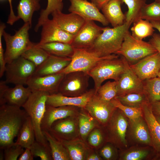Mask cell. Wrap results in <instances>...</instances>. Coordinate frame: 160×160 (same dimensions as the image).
<instances>
[{"label": "cell", "instance_id": "cell-2", "mask_svg": "<svg viewBox=\"0 0 160 160\" xmlns=\"http://www.w3.org/2000/svg\"><path fill=\"white\" fill-rule=\"evenodd\" d=\"M131 25L125 22L123 25L116 27H103L92 46L87 50L97 52L102 57L115 54L120 49Z\"/></svg>", "mask_w": 160, "mask_h": 160}, {"label": "cell", "instance_id": "cell-54", "mask_svg": "<svg viewBox=\"0 0 160 160\" xmlns=\"http://www.w3.org/2000/svg\"><path fill=\"white\" fill-rule=\"evenodd\" d=\"M153 28L157 29L160 33V22L151 21H150Z\"/></svg>", "mask_w": 160, "mask_h": 160}, {"label": "cell", "instance_id": "cell-11", "mask_svg": "<svg viewBox=\"0 0 160 160\" xmlns=\"http://www.w3.org/2000/svg\"><path fill=\"white\" fill-rule=\"evenodd\" d=\"M88 113L99 123L105 127L113 114L117 108L111 101H105L95 93L84 108Z\"/></svg>", "mask_w": 160, "mask_h": 160}, {"label": "cell", "instance_id": "cell-56", "mask_svg": "<svg viewBox=\"0 0 160 160\" xmlns=\"http://www.w3.org/2000/svg\"><path fill=\"white\" fill-rule=\"evenodd\" d=\"M157 120L160 124V116L155 115Z\"/></svg>", "mask_w": 160, "mask_h": 160}, {"label": "cell", "instance_id": "cell-14", "mask_svg": "<svg viewBox=\"0 0 160 160\" xmlns=\"http://www.w3.org/2000/svg\"><path fill=\"white\" fill-rule=\"evenodd\" d=\"M32 92L27 87L21 84L9 87L5 84L0 85V105L7 104L22 107L27 101Z\"/></svg>", "mask_w": 160, "mask_h": 160}, {"label": "cell", "instance_id": "cell-13", "mask_svg": "<svg viewBox=\"0 0 160 160\" xmlns=\"http://www.w3.org/2000/svg\"><path fill=\"white\" fill-rule=\"evenodd\" d=\"M103 28L93 21L85 20L83 25L74 36L71 44L74 48L88 49L102 33Z\"/></svg>", "mask_w": 160, "mask_h": 160}, {"label": "cell", "instance_id": "cell-46", "mask_svg": "<svg viewBox=\"0 0 160 160\" xmlns=\"http://www.w3.org/2000/svg\"><path fill=\"white\" fill-rule=\"evenodd\" d=\"M24 148L14 142L12 144L4 149V160H17L24 151Z\"/></svg>", "mask_w": 160, "mask_h": 160}, {"label": "cell", "instance_id": "cell-19", "mask_svg": "<svg viewBox=\"0 0 160 160\" xmlns=\"http://www.w3.org/2000/svg\"><path fill=\"white\" fill-rule=\"evenodd\" d=\"M40 40L38 44L59 42L71 44L74 36L62 30L52 19L42 24Z\"/></svg>", "mask_w": 160, "mask_h": 160}, {"label": "cell", "instance_id": "cell-20", "mask_svg": "<svg viewBox=\"0 0 160 160\" xmlns=\"http://www.w3.org/2000/svg\"><path fill=\"white\" fill-rule=\"evenodd\" d=\"M116 96L131 93H143V81L131 69L128 63L124 72L116 81Z\"/></svg>", "mask_w": 160, "mask_h": 160}, {"label": "cell", "instance_id": "cell-44", "mask_svg": "<svg viewBox=\"0 0 160 160\" xmlns=\"http://www.w3.org/2000/svg\"><path fill=\"white\" fill-rule=\"evenodd\" d=\"M111 101L116 108L121 110L129 120H133L142 116L141 108H133L122 104L115 97Z\"/></svg>", "mask_w": 160, "mask_h": 160}, {"label": "cell", "instance_id": "cell-36", "mask_svg": "<svg viewBox=\"0 0 160 160\" xmlns=\"http://www.w3.org/2000/svg\"><path fill=\"white\" fill-rule=\"evenodd\" d=\"M86 142L92 148L98 151L108 142L104 127L100 125L95 128L88 135Z\"/></svg>", "mask_w": 160, "mask_h": 160}, {"label": "cell", "instance_id": "cell-1", "mask_svg": "<svg viewBox=\"0 0 160 160\" xmlns=\"http://www.w3.org/2000/svg\"><path fill=\"white\" fill-rule=\"evenodd\" d=\"M28 115L24 109L7 104L0 106V149L12 144Z\"/></svg>", "mask_w": 160, "mask_h": 160}, {"label": "cell", "instance_id": "cell-35", "mask_svg": "<svg viewBox=\"0 0 160 160\" xmlns=\"http://www.w3.org/2000/svg\"><path fill=\"white\" fill-rule=\"evenodd\" d=\"M131 28V35L135 38L139 40L152 36L154 30L151 22L147 20L139 19L133 23Z\"/></svg>", "mask_w": 160, "mask_h": 160}, {"label": "cell", "instance_id": "cell-31", "mask_svg": "<svg viewBox=\"0 0 160 160\" xmlns=\"http://www.w3.org/2000/svg\"><path fill=\"white\" fill-rule=\"evenodd\" d=\"M15 143L24 148H30L36 140L33 125L28 116L23 124Z\"/></svg>", "mask_w": 160, "mask_h": 160}, {"label": "cell", "instance_id": "cell-12", "mask_svg": "<svg viewBox=\"0 0 160 160\" xmlns=\"http://www.w3.org/2000/svg\"><path fill=\"white\" fill-rule=\"evenodd\" d=\"M78 116L55 121L48 131L59 140H69L79 137Z\"/></svg>", "mask_w": 160, "mask_h": 160}, {"label": "cell", "instance_id": "cell-23", "mask_svg": "<svg viewBox=\"0 0 160 160\" xmlns=\"http://www.w3.org/2000/svg\"><path fill=\"white\" fill-rule=\"evenodd\" d=\"M52 19L63 30L74 36L83 25L85 20L78 15L72 12L65 14L56 11L51 14Z\"/></svg>", "mask_w": 160, "mask_h": 160}, {"label": "cell", "instance_id": "cell-3", "mask_svg": "<svg viewBox=\"0 0 160 160\" xmlns=\"http://www.w3.org/2000/svg\"><path fill=\"white\" fill-rule=\"evenodd\" d=\"M49 95V93L44 92L32 91L22 107L31 118L36 140L46 145H49L43 133L41 126L45 111L47 100Z\"/></svg>", "mask_w": 160, "mask_h": 160}, {"label": "cell", "instance_id": "cell-30", "mask_svg": "<svg viewBox=\"0 0 160 160\" xmlns=\"http://www.w3.org/2000/svg\"><path fill=\"white\" fill-rule=\"evenodd\" d=\"M40 0H20L17 7V15L18 19H22L24 23L32 25L33 13L40 8Z\"/></svg>", "mask_w": 160, "mask_h": 160}, {"label": "cell", "instance_id": "cell-26", "mask_svg": "<svg viewBox=\"0 0 160 160\" xmlns=\"http://www.w3.org/2000/svg\"><path fill=\"white\" fill-rule=\"evenodd\" d=\"M121 4V0H111L101 9L103 14L113 27L121 25L125 22V15L122 11Z\"/></svg>", "mask_w": 160, "mask_h": 160}, {"label": "cell", "instance_id": "cell-4", "mask_svg": "<svg viewBox=\"0 0 160 160\" xmlns=\"http://www.w3.org/2000/svg\"><path fill=\"white\" fill-rule=\"evenodd\" d=\"M121 56L101 60L88 73L94 81L95 93L105 80L112 79L117 81L119 79L128 63Z\"/></svg>", "mask_w": 160, "mask_h": 160}, {"label": "cell", "instance_id": "cell-41", "mask_svg": "<svg viewBox=\"0 0 160 160\" xmlns=\"http://www.w3.org/2000/svg\"><path fill=\"white\" fill-rule=\"evenodd\" d=\"M116 81H108L101 85L95 94L102 100L110 102L117 95Z\"/></svg>", "mask_w": 160, "mask_h": 160}, {"label": "cell", "instance_id": "cell-24", "mask_svg": "<svg viewBox=\"0 0 160 160\" xmlns=\"http://www.w3.org/2000/svg\"><path fill=\"white\" fill-rule=\"evenodd\" d=\"M71 58L50 55L41 65L36 67L33 76H43L61 72L70 64Z\"/></svg>", "mask_w": 160, "mask_h": 160}, {"label": "cell", "instance_id": "cell-27", "mask_svg": "<svg viewBox=\"0 0 160 160\" xmlns=\"http://www.w3.org/2000/svg\"><path fill=\"white\" fill-rule=\"evenodd\" d=\"M129 121L132 134L135 140L140 143L152 147L149 128L143 116Z\"/></svg>", "mask_w": 160, "mask_h": 160}, {"label": "cell", "instance_id": "cell-29", "mask_svg": "<svg viewBox=\"0 0 160 160\" xmlns=\"http://www.w3.org/2000/svg\"><path fill=\"white\" fill-rule=\"evenodd\" d=\"M50 55L71 58L74 48L71 44L59 42H54L39 44H36Z\"/></svg>", "mask_w": 160, "mask_h": 160}, {"label": "cell", "instance_id": "cell-39", "mask_svg": "<svg viewBox=\"0 0 160 160\" xmlns=\"http://www.w3.org/2000/svg\"><path fill=\"white\" fill-rule=\"evenodd\" d=\"M115 97L122 104L133 108H141L144 102L148 101L144 93H131Z\"/></svg>", "mask_w": 160, "mask_h": 160}, {"label": "cell", "instance_id": "cell-45", "mask_svg": "<svg viewBox=\"0 0 160 160\" xmlns=\"http://www.w3.org/2000/svg\"><path fill=\"white\" fill-rule=\"evenodd\" d=\"M116 148L113 144L108 142L97 151L103 159L115 160L117 157Z\"/></svg>", "mask_w": 160, "mask_h": 160}, {"label": "cell", "instance_id": "cell-43", "mask_svg": "<svg viewBox=\"0 0 160 160\" xmlns=\"http://www.w3.org/2000/svg\"><path fill=\"white\" fill-rule=\"evenodd\" d=\"M30 149L34 157H39L41 160H53L49 145H44L35 140Z\"/></svg>", "mask_w": 160, "mask_h": 160}, {"label": "cell", "instance_id": "cell-48", "mask_svg": "<svg viewBox=\"0 0 160 160\" xmlns=\"http://www.w3.org/2000/svg\"><path fill=\"white\" fill-rule=\"evenodd\" d=\"M8 0L9 4L10 11L7 23L10 25H12L19 19L17 15H15L14 13L12 5V0Z\"/></svg>", "mask_w": 160, "mask_h": 160}, {"label": "cell", "instance_id": "cell-22", "mask_svg": "<svg viewBox=\"0 0 160 160\" xmlns=\"http://www.w3.org/2000/svg\"><path fill=\"white\" fill-rule=\"evenodd\" d=\"M95 93V89L88 90L82 95L77 97H68L59 93L49 95L46 105L57 107L63 106H73L84 108L88 102Z\"/></svg>", "mask_w": 160, "mask_h": 160}, {"label": "cell", "instance_id": "cell-47", "mask_svg": "<svg viewBox=\"0 0 160 160\" xmlns=\"http://www.w3.org/2000/svg\"><path fill=\"white\" fill-rule=\"evenodd\" d=\"M4 29L3 28H0V77L3 76L5 72L7 63L5 61L4 49L3 48L2 38Z\"/></svg>", "mask_w": 160, "mask_h": 160}, {"label": "cell", "instance_id": "cell-53", "mask_svg": "<svg viewBox=\"0 0 160 160\" xmlns=\"http://www.w3.org/2000/svg\"><path fill=\"white\" fill-rule=\"evenodd\" d=\"M111 0H91V2L94 4L100 9L105 4Z\"/></svg>", "mask_w": 160, "mask_h": 160}, {"label": "cell", "instance_id": "cell-16", "mask_svg": "<svg viewBox=\"0 0 160 160\" xmlns=\"http://www.w3.org/2000/svg\"><path fill=\"white\" fill-rule=\"evenodd\" d=\"M68 11L78 15L85 20L96 21L106 26L109 23L99 9L92 2L87 0H69Z\"/></svg>", "mask_w": 160, "mask_h": 160}, {"label": "cell", "instance_id": "cell-51", "mask_svg": "<svg viewBox=\"0 0 160 160\" xmlns=\"http://www.w3.org/2000/svg\"><path fill=\"white\" fill-rule=\"evenodd\" d=\"M97 151L92 149L89 154L86 160H102Z\"/></svg>", "mask_w": 160, "mask_h": 160}, {"label": "cell", "instance_id": "cell-57", "mask_svg": "<svg viewBox=\"0 0 160 160\" xmlns=\"http://www.w3.org/2000/svg\"><path fill=\"white\" fill-rule=\"evenodd\" d=\"M157 77L160 78V69L159 72Z\"/></svg>", "mask_w": 160, "mask_h": 160}, {"label": "cell", "instance_id": "cell-34", "mask_svg": "<svg viewBox=\"0 0 160 160\" xmlns=\"http://www.w3.org/2000/svg\"><path fill=\"white\" fill-rule=\"evenodd\" d=\"M122 4L125 3L128 10L125 15V22L132 24L140 18L142 9L146 3V0H121Z\"/></svg>", "mask_w": 160, "mask_h": 160}, {"label": "cell", "instance_id": "cell-42", "mask_svg": "<svg viewBox=\"0 0 160 160\" xmlns=\"http://www.w3.org/2000/svg\"><path fill=\"white\" fill-rule=\"evenodd\" d=\"M151 152L148 148H133L122 153L120 159L123 160H143L149 156Z\"/></svg>", "mask_w": 160, "mask_h": 160}, {"label": "cell", "instance_id": "cell-25", "mask_svg": "<svg viewBox=\"0 0 160 160\" xmlns=\"http://www.w3.org/2000/svg\"><path fill=\"white\" fill-rule=\"evenodd\" d=\"M59 141L67 149L71 160H86L89 154L93 149L79 137L69 140Z\"/></svg>", "mask_w": 160, "mask_h": 160}, {"label": "cell", "instance_id": "cell-55", "mask_svg": "<svg viewBox=\"0 0 160 160\" xmlns=\"http://www.w3.org/2000/svg\"><path fill=\"white\" fill-rule=\"evenodd\" d=\"M0 160H2L4 159V154L3 149H0Z\"/></svg>", "mask_w": 160, "mask_h": 160}, {"label": "cell", "instance_id": "cell-28", "mask_svg": "<svg viewBox=\"0 0 160 160\" xmlns=\"http://www.w3.org/2000/svg\"><path fill=\"white\" fill-rule=\"evenodd\" d=\"M78 119L79 137L86 141L91 132L100 125L84 108H81L78 116Z\"/></svg>", "mask_w": 160, "mask_h": 160}, {"label": "cell", "instance_id": "cell-40", "mask_svg": "<svg viewBox=\"0 0 160 160\" xmlns=\"http://www.w3.org/2000/svg\"><path fill=\"white\" fill-rule=\"evenodd\" d=\"M140 18L149 21L160 22V3L155 1L146 4L142 9Z\"/></svg>", "mask_w": 160, "mask_h": 160}, {"label": "cell", "instance_id": "cell-8", "mask_svg": "<svg viewBox=\"0 0 160 160\" xmlns=\"http://www.w3.org/2000/svg\"><path fill=\"white\" fill-rule=\"evenodd\" d=\"M127 118L123 112L117 108L104 127L108 142L117 148H121L127 146L126 134L128 122Z\"/></svg>", "mask_w": 160, "mask_h": 160}, {"label": "cell", "instance_id": "cell-6", "mask_svg": "<svg viewBox=\"0 0 160 160\" xmlns=\"http://www.w3.org/2000/svg\"><path fill=\"white\" fill-rule=\"evenodd\" d=\"M157 52L149 42L135 38L128 31L125 35L120 49L115 54L123 57L129 65H131Z\"/></svg>", "mask_w": 160, "mask_h": 160}, {"label": "cell", "instance_id": "cell-32", "mask_svg": "<svg viewBox=\"0 0 160 160\" xmlns=\"http://www.w3.org/2000/svg\"><path fill=\"white\" fill-rule=\"evenodd\" d=\"M47 140L53 160H71L68 153L63 144L48 131H42Z\"/></svg>", "mask_w": 160, "mask_h": 160}, {"label": "cell", "instance_id": "cell-49", "mask_svg": "<svg viewBox=\"0 0 160 160\" xmlns=\"http://www.w3.org/2000/svg\"><path fill=\"white\" fill-rule=\"evenodd\" d=\"M149 42L154 47L160 55V35L154 33Z\"/></svg>", "mask_w": 160, "mask_h": 160}, {"label": "cell", "instance_id": "cell-33", "mask_svg": "<svg viewBox=\"0 0 160 160\" xmlns=\"http://www.w3.org/2000/svg\"><path fill=\"white\" fill-rule=\"evenodd\" d=\"M143 92L151 104L160 101V78L156 77L143 81Z\"/></svg>", "mask_w": 160, "mask_h": 160}, {"label": "cell", "instance_id": "cell-59", "mask_svg": "<svg viewBox=\"0 0 160 160\" xmlns=\"http://www.w3.org/2000/svg\"></svg>", "mask_w": 160, "mask_h": 160}, {"label": "cell", "instance_id": "cell-5", "mask_svg": "<svg viewBox=\"0 0 160 160\" xmlns=\"http://www.w3.org/2000/svg\"><path fill=\"white\" fill-rule=\"evenodd\" d=\"M29 23H24L23 26L13 35L6 32L3 34L6 44L4 53L7 64L21 56L26 50L34 46L35 43L31 41L28 31L31 27Z\"/></svg>", "mask_w": 160, "mask_h": 160}, {"label": "cell", "instance_id": "cell-58", "mask_svg": "<svg viewBox=\"0 0 160 160\" xmlns=\"http://www.w3.org/2000/svg\"><path fill=\"white\" fill-rule=\"evenodd\" d=\"M155 1L160 3V0H155Z\"/></svg>", "mask_w": 160, "mask_h": 160}, {"label": "cell", "instance_id": "cell-37", "mask_svg": "<svg viewBox=\"0 0 160 160\" xmlns=\"http://www.w3.org/2000/svg\"><path fill=\"white\" fill-rule=\"evenodd\" d=\"M63 7V0H47L46 8L42 9L34 30L37 32L43 23L47 19L50 14L56 11H62Z\"/></svg>", "mask_w": 160, "mask_h": 160}, {"label": "cell", "instance_id": "cell-9", "mask_svg": "<svg viewBox=\"0 0 160 160\" xmlns=\"http://www.w3.org/2000/svg\"><path fill=\"white\" fill-rule=\"evenodd\" d=\"M36 68L33 63L20 56L7 64L5 81L7 84L26 85Z\"/></svg>", "mask_w": 160, "mask_h": 160}, {"label": "cell", "instance_id": "cell-18", "mask_svg": "<svg viewBox=\"0 0 160 160\" xmlns=\"http://www.w3.org/2000/svg\"><path fill=\"white\" fill-rule=\"evenodd\" d=\"M81 108L73 106L57 107L47 105L41 124L42 131H48L52 124L59 119L77 116Z\"/></svg>", "mask_w": 160, "mask_h": 160}, {"label": "cell", "instance_id": "cell-50", "mask_svg": "<svg viewBox=\"0 0 160 160\" xmlns=\"http://www.w3.org/2000/svg\"><path fill=\"white\" fill-rule=\"evenodd\" d=\"M34 156L30 149L25 148L23 153L19 156L18 160H33Z\"/></svg>", "mask_w": 160, "mask_h": 160}, {"label": "cell", "instance_id": "cell-52", "mask_svg": "<svg viewBox=\"0 0 160 160\" xmlns=\"http://www.w3.org/2000/svg\"><path fill=\"white\" fill-rule=\"evenodd\" d=\"M153 114L160 116V101H157L151 104Z\"/></svg>", "mask_w": 160, "mask_h": 160}, {"label": "cell", "instance_id": "cell-7", "mask_svg": "<svg viewBox=\"0 0 160 160\" xmlns=\"http://www.w3.org/2000/svg\"><path fill=\"white\" fill-rule=\"evenodd\" d=\"M119 57V55L116 54L102 57L96 52L74 48L70 63L60 72L67 74L74 71H82L88 73L101 60Z\"/></svg>", "mask_w": 160, "mask_h": 160}, {"label": "cell", "instance_id": "cell-38", "mask_svg": "<svg viewBox=\"0 0 160 160\" xmlns=\"http://www.w3.org/2000/svg\"><path fill=\"white\" fill-rule=\"evenodd\" d=\"M49 54L42 48L35 45L25 51L21 56L33 63L37 67L49 57Z\"/></svg>", "mask_w": 160, "mask_h": 160}, {"label": "cell", "instance_id": "cell-21", "mask_svg": "<svg viewBox=\"0 0 160 160\" xmlns=\"http://www.w3.org/2000/svg\"><path fill=\"white\" fill-rule=\"evenodd\" d=\"M141 108L143 116L149 128L152 147L156 153L154 159L160 160V124L152 111L150 103L147 101L144 102Z\"/></svg>", "mask_w": 160, "mask_h": 160}, {"label": "cell", "instance_id": "cell-15", "mask_svg": "<svg viewBox=\"0 0 160 160\" xmlns=\"http://www.w3.org/2000/svg\"><path fill=\"white\" fill-rule=\"evenodd\" d=\"M129 66L142 81L157 77L160 69V55L157 52Z\"/></svg>", "mask_w": 160, "mask_h": 160}, {"label": "cell", "instance_id": "cell-17", "mask_svg": "<svg viewBox=\"0 0 160 160\" xmlns=\"http://www.w3.org/2000/svg\"><path fill=\"white\" fill-rule=\"evenodd\" d=\"M65 75L60 72L43 76L33 75L28 80L26 85L32 91H43L49 95L56 93Z\"/></svg>", "mask_w": 160, "mask_h": 160}, {"label": "cell", "instance_id": "cell-10", "mask_svg": "<svg viewBox=\"0 0 160 160\" xmlns=\"http://www.w3.org/2000/svg\"><path fill=\"white\" fill-rule=\"evenodd\" d=\"M89 77L87 73L82 71H74L65 74L57 93L68 97L81 96L88 90Z\"/></svg>", "mask_w": 160, "mask_h": 160}]
</instances>
